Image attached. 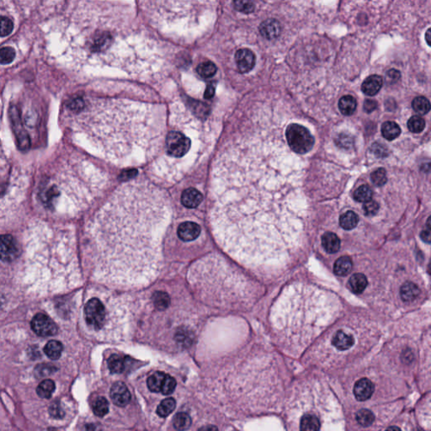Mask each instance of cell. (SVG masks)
Instances as JSON below:
<instances>
[{
    "mask_svg": "<svg viewBox=\"0 0 431 431\" xmlns=\"http://www.w3.org/2000/svg\"><path fill=\"white\" fill-rule=\"evenodd\" d=\"M64 350V345L57 340H50L44 347V352L51 360H58Z\"/></svg>",
    "mask_w": 431,
    "mask_h": 431,
    "instance_id": "obj_25",
    "label": "cell"
},
{
    "mask_svg": "<svg viewBox=\"0 0 431 431\" xmlns=\"http://www.w3.org/2000/svg\"><path fill=\"white\" fill-rule=\"evenodd\" d=\"M367 279L365 275L361 273H355L349 280V286L350 290L355 294H361L367 286Z\"/></svg>",
    "mask_w": 431,
    "mask_h": 431,
    "instance_id": "obj_22",
    "label": "cell"
},
{
    "mask_svg": "<svg viewBox=\"0 0 431 431\" xmlns=\"http://www.w3.org/2000/svg\"><path fill=\"white\" fill-rule=\"evenodd\" d=\"M363 210H364V212L366 216L373 217L378 213V210H379V205L375 201L371 200L369 202H365V204L363 206Z\"/></svg>",
    "mask_w": 431,
    "mask_h": 431,
    "instance_id": "obj_47",
    "label": "cell"
},
{
    "mask_svg": "<svg viewBox=\"0 0 431 431\" xmlns=\"http://www.w3.org/2000/svg\"><path fill=\"white\" fill-rule=\"evenodd\" d=\"M357 107V102L355 98L351 95H345L339 101V110L344 115H351L354 114Z\"/></svg>",
    "mask_w": 431,
    "mask_h": 431,
    "instance_id": "obj_24",
    "label": "cell"
},
{
    "mask_svg": "<svg viewBox=\"0 0 431 431\" xmlns=\"http://www.w3.org/2000/svg\"><path fill=\"white\" fill-rule=\"evenodd\" d=\"M166 374L162 372H156L151 375L148 379V387L149 390L153 393H159L163 385V380L165 378Z\"/></svg>",
    "mask_w": 431,
    "mask_h": 431,
    "instance_id": "obj_29",
    "label": "cell"
},
{
    "mask_svg": "<svg viewBox=\"0 0 431 431\" xmlns=\"http://www.w3.org/2000/svg\"><path fill=\"white\" fill-rule=\"evenodd\" d=\"M13 30V21L6 16H0V36H9Z\"/></svg>",
    "mask_w": 431,
    "mask_h": 431,
    "instance_id": "obj_43",
    "label": "cell"
},
{
    "mask_svg": "<svg viewBox=\"0 0 431 431\" xmlns=\"http://www.w3.org/2000/svg\"><path fill=\"white\" fill-rule=\"evenodd\" d=\"M352 269V261L348 256H342L334 264V271L339 276H347Z\"/></svg>",
    "mask_w": 431,
    "mask_h": 431,
    "instance_id": "obj_23",
    "label": "cell"
},
{
    "mask_svg": "<svg viewBox=\"0 0 431 431\" xmlns=\"http://www.w3.org/2000/svg\"><path fill=\"white\" fill-rule=\"evenodd\" d=\"M378 107V103L376 102L375 100H366L364 102V110L367 113L373 112V110H375Z\"/></svg>",
    "mask_w": 431,
    "mask_h": 431,
    "instance_id": "obj_49",
    "label": "cell"
},
{
    "mask_svg": "<svg viewBox=\"0 0 431 431\" xmlns=\"http://www.w3.org/2000/svg\"><path fill=\"white\" fill-rule=\"evenodd\" d=\"M56 370V367L54 365L50 364H41L36 366L35 373L37 377H46V376L51 375V373H53Z\"/></svg>",
    "mask_w": 431,
    "mask_h": 431,
    "instance_id": "obj_46",
    "label": "cell"
},
{
    "mask_svg": "<svg viewBox=\"0 0 431 431\" xmlns=\"http://www.w3.org/2000/svg\"><path fill=\"white\" fill-rule=\"evenodd\" d=\"M383 80L382 77L378 75H372L365 79L361 85V90L368 96H374L377 95L383 87Z\"/></svg>",
    "mask_w": 431,
    "mask_h": 431,
    "instance_id": "obj_18",
    "label": "cell"
},
{
    "mask_svg": "<svg viewBox=\"0 0 431 431\" xmlns=\"http://www.w3.org/2000/svg\"><path fill=\"white\" fill-rule=\"evenodd\" d=\"M191 425H192V418L189 414L186 413H179L174 416V426L176 429L186 430L187 428H189Z\"/></svg>",
    "mask_w": 431,
    "mask_h": 431,
    "instance_id": "obj_36",
    "label": "cell"
},
{
    "mask_svg": "<svg viewBox=\"0 0 431 431\" xmlns=\"http://www.w3.org/2000/svg\"><path fill=\"white\" fill-rule=\"evenodd\" d=\"M169 125L160 153L152 161V171L166 181L181 179L199 162L207 148L206 125L192 110L177 104L171 107Z\"/></svg>",
    "mask_w": 431,
    "mask_h": 431,
    "instance_id": "obj_6",
    "label": "cell"
},
{
    "mask_svg": "<svg viewBox=\"0 0 431 431\" xmlns=\"http://www.w3.org/2000/svg\"><path fill=\"white\" fill-rule=\"evenodd\" d=\"M31 329L41 337L53 336L57 333V326L46 314H37L31 321Z\"/></svg>",
    "mask_w": 431,
    "mask_h": 431,
    "instance_id": "obj_11",
    "label": "cell"
},
{
    "mask_svg": "<svg viewBox=\"0 0 431 431\" xmlns=\"http://www.w3.org/2000/svg\"><path fill=\"white\" fill-rule=\"evenodd\" d=\"M358 330L353 324H344L331 332L330 338L328 340L329 346L328 350H331L330 357H344L349 355L350 351L357 348Z\"/></svg>",
    "mask_w": 431,
    "mask_h": 431,
    "instance_id": "obj_8",
    "label": "cell"
},
{
    "mask_svg": "<svg viewBox=\"0 0 431 431\" xmlns=\"http://www.w3.org/2000/svg\"><path fill=\"white\" fill-rule=\"evenodd\" d=\"M215 89L212 85H208L207 88V90L205 92V97L207 99H210L214 95Z\"/></svg>",
    "mask_w": 431,
    "mask_h": 431,
    "instance_id": "obj_52",
    "label": "cell"
},
{
    "mask_svg": "<svg viewBox=\"0 0 431 431\" xmlns=\"http://www.w3.org/2000/svg\"><path fill=\"white\" fill-rule=\"evenodd\" d=\"M20 254L18 244L11 235H0V260L11 263L17 259Z\"/></svg>",
    "mask_w": 431,
    "mask_h": 431,
    "instance_id": "obj_12",
    "label": "cell"
},
{
    "mask_svg": "<svg viewBox=\"0 0 431 431\" xmlns=\"http://www.w3.org/2000/svg\"><path fill=\"white\" fill-rule=\"evenodd\" d=\"M110 394L113 403L118 407H125L130 403V391L122 382L114 383L110 389Z\"/></svg>",
    "mask_w": 431,
    "mask_h": 431,
    "instance_id": "obj_13",
    "label": "cell"
},
{
    "mask_svg": "<svg viewBox=\"0 0 431 431\" xmlns=\"http://www.w3.org/2000/svg\"><path fill=\"white\" fill-rule=\"evenodd\" d=\"M153 300L156 309H158L161 311L165 310L170 303L169 296H168V294L163 292V291H157L153 294Z\"/></svg>",
    "mask_w": 431,
    "mask_h": 431,
    "instance_id": "obj_35",
    "label": "cell"
},
{
    "mask_svg": "<svg viewBox=\"0 0 431 431\" xmlns=\"http://www.w3.org/2000/svg\"><path fill=\"white\" fill-rule=\"evenodd\" d=\"M16 57V51L12 47H3L0 49V64H9Z\"/></svg>",
    "mask_w": 431,
    "mask_h": 431,
    "instance_id": "obj_44",
    "label": "cell"
},
{
    "mask_svg": "<svg viewBox=\"0 0 431 431\" xmlns=\"http://www.w3.org/2000/svg\"><path fill=\"white\" fill-rule=\"evenodd\" d=\"M176 381L174 378H172L169 375H166L165 378L163 380L162 388H161V393L164 395H169L174 392V389L176 388Z\"/></svg>",
    "mask_w": 431,
    "mask_h": 431,
    "instance_id": "obj_45",
    "label": "cell"
},
{
    "mask_svg": "<svg viewBox=\"0 0 431 431\" xmlns=\"http://www.w3.org/2000/svg\"><path fill=\"white\" fill-rule=\"evenodd\" d=\"M176 407V402L174 398H168L162 401V403L157 408V413L160 417H167L169 415Z\"/></svg>",
    "mask_w": 431,
    "mask_h": 431,
    "instance_id": "obj_32",
    "label": "cell"
},
{
    "mask_svg": "<svg viewBox=\"0 0 431 431\" xmlns=\"http://www.w3.org/2000/svg\"><path fill=\"white\" fill-rule=\"evenodd\" d=\"M56 386L53 381L50 379H46L42 381L38 387L36 388V393L40 398H50L53 394Z\"/></svg>",
    "mask_w": 431,
    "mask_h": 431,
    "instance_id": "obj_28",
    "label": "cell"
},
{
    "mask_svg": "<svg viewBox=\"0 0 431 431\" xmlns=\"http://www.w3.org/2000/svg\"><path fill=\"white\" fill-rule=\"evenodd\" d=\"M108 367L112 373H121L125 369V360L120 355L114 354L108 359Z\"/></svg>",
    "mask_w": 431,
    "mask_h": 431,
    "instance_id": "obj_31",
    "label": "cell"
},
{
    "mask_svg": "<svg viewBox=\"0 0 431 431\" xmlns=\"http://www.w3.org/2000/svg\"><path fill=\"white\" fill-rule=\"evenodd\" d=\"M425 128V121L420 115H413L408 120V130L413 133H420Z\"/></svg>",
    "mask_w": 431,
    "mask_h": 431,
    "instance_id": "obj_39",
    "label": "cell"
},
{
    "mask_svg": "<svg viewBox=\"0 0 431 431\" xmlns=\"http://www.w3.org/2000/svg\"><path fill=\"white\" fill-rule=\"evenodd\" d=\"M420 295V289L414 282L408 281L403 284L400 289L401 298L405 302H412L415 301Z\"/></svg>",
    "mask_w": 431,
    "mask_h": 431,
    "instance_id": "obj_20",
    "label": "cell"
},
{
    "mask_svg": "<svg viewBox=\"0 0 431 431\" xmlns=\"http://www.w3.org/2000/svg\"><path fill=\"white\" fill-rule=\"evenodd\" d=\"M425 39L426 41H427V44H428V46H430V41H431V30L430 29H428V31H426L425 34Z\"/></svg>",
    "mask_w": 431,
    "mask_h": 431,
    "instance_id": "obj_53",
    "label": "cell"
},
{
    "mask_svg": "<svg viewBox=\"0 0 431 431\" xmlns=\"http://www.w3.org/2000/svg\"><path fill=\"white\" fill-rule=\"evenodd\" d=\"M400 133V127L394 121H386L382 127V134L387 140H394L399 137Z\"/></svg>",
    "mask_w": 431,
    "mask_h": 431,
    "instance_id": "obj_26",
    "label": "cell"
},
{
    "mask_svg": "<svg viewBox=\"0 0 431 431\" xmlns=\"http://www.w3.org/2000/svg\"><path fill=\"white\" fill-rule=\"evenodd\" d=\"M49 413L54 418H63L64 417V412L61 409V406L58 403H53L49 408Z\"/></svg>",
    "mask_w": 431,
    "mask_h": 431,
    "instance_id": "obj_48",
    "label": "cell"
},
{
    "mask_svg": "<svg viewBox=\"0 0 431 431\" xmlns=\"http://www.w3.org/2000/svg\"><path fill=\"white\" fill-rule=\"evenodd\" d=\"M387 76H388V79L397 81L400 78V73L396 69H391L387 73Z\"/></svg>",
    "mask_w": 431,
    "mask_h": 431,
    "instance_id": "obj_50",
    "label": "cell"
},
{
    "mask_svg": "<svg viewBox=\"0 0 431 431\" xmlns=\"http://www.w3.org/2000/svg\"><path fill=\"white\" fill-rule=\"evenodd\" d=\"M260 31L265 38L272 41L280 36L281 32V24L275 19H269L261 23Z\"/></svg>",
    "mask_w": 431,
    "mask_h": 431,
    "instance_id": "obj_17",
    "label": "cell"
},
{
    "mask_svg": "<svg viewBox=\"0 0 431 431\" xmlns=\"http://www.w3.org/2000/svg\"><path fill=\"white\" fill-rule=\"evenodd\" d=\"M355 418H356V421L360 425L363 426V427H368L374 423L375 415L369 409H360L356 413Z\"/></svg>",
    "mask_w": 431,
    "mask_h": 431,
    "instance_id": "obj_33",
    "label": "cell"
},
{
    "mask_svg": "<svg viewBox=\"0 0 431 431\" xmlns=\"http://www.w3.org/2000/svg\"><path fill=\"white\" fill-rule=\"evenodd\" d=\"M284 145L241 133L227 141L212 166V232L222 250L251 267L280 266L300 242L299 171Z\"/></svg>",
    "mask_w": 431,
    "mask_h": 431,
    "instance_id": "obj_1",
    "label": "cell"
},
{
    "mask_svg": "<svg viewBox=\"0 0 431 431\" xmlns=\"http://www.w3.org/2000/svg\"><path fill=\"white\" fill-rule=\"evenodd\" d=\"M203 197L202 193L195 188L186 190L181 196L182 204L188 208H195L202 203Z\"/></svg>",
    "mask_w": 431,
    "mask_h": 431,
    "instance_id": "obj_19",
    "label": "cell"
},
{
    "mask_svg": "<svg viewBox=\"0 0 431 431\" xmlns=\"http://www.w3.org/2000/svg\"><path fill=\"white\" fill-rule=\"evenodd\" d=\"M235 61L238 70L242 74H246L251 71L255 67V54L250 49H239L235 54Z\"/></svg>",
    "mask_w": 431,
    "mask_h": 431,
    "instance_id": "obj_14",
    "label": "cell"
},
{
    "mask_svg": "<svg viewBox=\"0 0 431 431\" xmlns=\"http://www.w3.org/2000/svg\"><path fill=\"white\" fill-rule=\"evenodd\" d=\"M93 411L95 415L100 418L106 415L109 412V403L107 399L104 397L98 398L93 404Z\"/></svg>",
    "mask_w": 431,
    "mask_h": 431,
    "instance_id": "obj_34",
    "label": "cell"
},
{
    "mask_svg": "<svg viewBox=\"0 0 431 431\" xmlns=\"http://www.w3.org/2000/svg\"><path fill=\"white\" fill-rule=\"evenodd\" d=\"M104 171L83 158L64 160L44 179L39 197L51 213L76 216L87 209L107 186Z\"/></svg>",
    "mask_w": 431,
    "mask_h": 431,
    "instance_id": "obj_5",
    "label": "cell"
},
{
    "mask_svg": "<svg viewBox=\"0 0 431 431\" xmlns=\"http://www.w3.org/2000/svg\"><path fill=\"white\" fill-rule=\"evenodd\" d=\"M359 217L354 212L349 211L341 215L339 218V224L344 229L352 230L357 226Z\"/></svg>",
    "mask_w": 431,
    "mask_h": 431,
    "instance_id": "obj_27",
    "label": "cell"
},
{
    "mask_svg": "<svg viewBox=\"0 0 431 431\" xmlns=\"http://www.w3.org/2000/svg\"><path fill=\"white\" fill-rule=\"evenodd\" d=\"M304 388L288 409L289 423H296L293 428L317 431L336 426L341 415L333 394L317 384Z\"/></svg>",
    "mask_w": 431,
    "mask_h": 431,
    "instance_id": "obj_7",
    "label": "cell"
},
{
    "mask_svg": "<svg viewBox=\"0 0 431 431\" xmlns=\"http://www.w3.org/2000/svg\"><path fill=\"white\" fill-rule=\"evenodd\" d=\"M286 138L291 150L298 154L310 152L315 143L314 137L305 127L295 123L286 128Z\"/></svg>",
    "mask_w": 431,
    "mask_h": 431,
    "instance_id": "obj_9",
    "label": "cell"
},
{
    "mask_svg": "<svg viewBox=\"0 0 431 431\" xmlns=\"http://www.w3.org/2000/svg\"><path fill=\"white\" fill-rule=\"evenodd\" d=\"M0 132H1V126H0ZM6 158H7L6 154L4 151L1 138H0V187L1 184H4V183L7 180V176H8L9 163Z\"/></svg>",
    "mask_w": 431,
    "mask_h": 431,
    "instance_id": "obj_30",
    "label": "cell"
},
{
    "mask_svg": "<svg viewBox=\"0 0 431 431\" xmlns=\"http://www.w3.org/2000/svg\"><path fill=\"white\" fill-rule=\"evenodd\" d=\"M375 387L373 382L368 378H361L355 383L354 388V394L358 401L364 402L373 396Z\"/></svg>",
    "mask_w": 431,
    "mask_h": 431,
    "instance_id": "obj_15",
    "label": "cell"
},
{
    "mask_svg": "<svg viewBox=\"0 0 431 431\" xmlns=\"http://www.w3.org/2000/svg\"><path fill=\"white\" fill-rule=\"evenodd\" d=\"M413 108L416 112L424 115L430 110V103L427 98L419 96L413 100Z\"/></svg>",
    "mask_w": 431,
    "mask_h": 431,
    "instance_id": "obj_37",
    "label": "cell"
},
{
    "mask_svg": "<svg viewBox=\"0 0 431 431\" xmlns=\"http://www.w3.org/2000/svg\"><path fill=\"white\" fill-rule=\"evenodd\" d=\"M322 244L326 252L335 254L340 249V240L334 232H326L322 236Z\"/></svg>",
    "mask_w": 431,
    "mask_h": 431,
    "instance_id": "obj_21",
    "label": "cell"
},
{
    "mask_svg": "<svg viewBox=\"0 0 431 431\" xmlns=\"http://www.w3.org/2000/svg\"><path fill=\"white\" fill-rule=\"evenodd\" d=\"M371 179L373 184L377 187H383L388 181L387 172L383 168H379L371 174Z\"/></svg>",
    "mask_w": 431,
    "mask_h": 431,
    "instance_id": "obj_41",
    "label": "cell"
},
{
    "mask_svg": "<svg viewBox=\"0 0 431 431\" xmlns=\"http://www.w3.org/2000/svg\"><path fill=\"white\" fill-rule=\"evenodd\" d=\"M84 317L88 326L95 331L102 330L109 320L110 310L97 297L90 299L84 306Z\"/></svg>",
    "mask_w": 431,
    "mask_h": 431,
    "instance_id": "obj_10",
    "label": "cell"
},
{
    "mask_svg": "<svg viewBox=\"0 0 431 431\" xmlns=\"http://www.w3.org/2000/svg\"><path fill=\"white\" fill-rule=\"evenodd\" d=\"M421 238L424 241V242H427V243H429L430 242V230L429 228L425 230V231H423V232H421Z\"/></svg>",
    "mask_w": 431,
    "mask_h": 431,
    "instance_id": "obj_51",
    "label": "cell"
},
{
    "mask_svg": "<svg viewBox=\"0 0 431 431\" xmlns=\"http://www.w3.org/2000/svg\"><path fill=\"white\" fill-rule=\"evenodd\" d=\"M339 299L319 286L292 284L284 289L271 314L273 332L284 350L299 355L339 314Z\"/></svg>",
    "mask_w": 431,
    "mask_h": 431,
    "instance_id": "obj_4",
    "label": "cell"
},
{
    "mask_svg": "<svg viewBox=\"0 0 431 431\" xmlns=\"http://www.w3.org/2000/svg\"><path fill=\"white\" fill-rule=\"evenodd\" d=\"M354 198L358 202L365 203L369 202L373 198V191L368 186H361L355 191Z\"/></svg>",
    "mask_w": 431,
    "mask_h": 431,
    "instance_id": "obj_40",
    "label": "cell"
},
{
    "mask_svg": "<svg viewBox=\"0 0 431 431\" xmlns=\"http://www.w3.org/2000/svg\"><path fill=\"white\" fill-rule=\"evenodd\" d=\"M234 7L239 12L250 14L255 11V6L253 0H234Z\"/></svg>",
    "mask_w": 431,
    "mask_h": 431,
    "instance_id": "obj_42",
    "label": "cell"
},
{
    "mask_svg": "<svg viewBox=\"0 0 431 431\" xmlns=\"http://www.w3.org/2000/svg\"><path fill=\"white\" fill-rule=\"evenodd\" d=\"M77 140L117 166L152 162L160 153L166 126L158 108L128 98H75L68 105Z\"/></svg>",
    "mask_w": 431,
    "mask_h": 431,
    "instance_id": "obj_3",
    "label": "cell"
},
{
    "mask_svg": "<svg viewBox=\"0 0 431 431\" xmlns=\"http://www.w3.org/2000/svg\"><path fill=\"white\" fill-rule=\"evenodd\" d=\"M171 216L165 193L149 182H128L115 190L87 227L99 279L127 288L154 281Z\"/></svg>",
    "mask_w": 431,
    "mask_h": 431,
    "instance_id": "obj_2",
    "label": "cell"
},
{
    "mask_svg": "<svg viewBox=\"0 0 431 431\" xmlns=\"http://www.w3.org/2000/svg\"><path fill=\"white\" fill-rule=\"evenodd\" d=\"M178 236L180 239L190 242L197 239L201 233V227L193 222H183L178 227Z\"/></svg>",
    "mask_w": 431,
    "mask_h": 431,
    "instance_id": "obj_16",
    "label": "cell"
},
{
    "mask_svg": "<svg viewBox=\"0 0 431 431\" xmlns=\"http://www.w3.org/2000/svg\"><path fill=\"white\" fill-rule=\"evenodd\" d=\"M217 72V67L212 61H205L197 67V73L200 76L205 79L211 78Z\"/></svg>",
    "mask_w": 431,
    "mask_h": 431,
    "instance_id": "obj_38",
    "label": "cell"
}]
</instances>
